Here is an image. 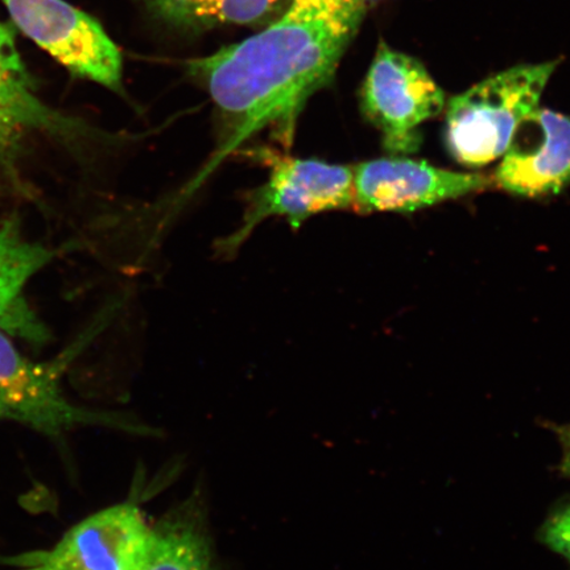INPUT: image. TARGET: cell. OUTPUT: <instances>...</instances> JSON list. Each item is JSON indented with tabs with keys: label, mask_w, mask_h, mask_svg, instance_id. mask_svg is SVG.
<instances>
[{
	"label": "cell",
	"mask_w": 570,
	"mask_h": 570,
	"mask_svg": "<svg viewBox=\"0 0 570 570\" xmlns=\"http://www.w3.org/2000/svg\"><path fill=\"white\" fill-rule=\"evenodd\" d=\"M561 445L562 459L560 463V472L570 479V424L556 426Z\"/></svg>",
	"instance_id": "9a60e30c"
},
{
	"label": "cell",
	"mask_w": 570,
	"mask_h": 570,
	"mask_svg": "<svg viewBox=\"0 0 570 570\" xmlns=\"http://www.w3.org/2000/svg\"><path fill=\"white\" fill-rule=\"evenodd\" d=\"M540 539L570 564V501L556 509L541 529Z\"/></svg>",
	"instance_id": "5bb4252c"
},
{
	"label": "cell",
	"mask_w": 570,
	"mask_h": 570,
	"mask_svg": "<svg viewBox=\"0 0 570 570\" xmlns=\"http://www.w3.org/2000/svg\"><path fill=\"white\" fill-rule=\"evenodd\" d=\"M354 170V209L412 213L489 187L479 174L452 173L407 158L376 159Z\"/></svg>",
	"instance_id": "9c48e42d"
},
{
	"label": "cell",
	"mask_w": 570,
	"mask_h": 570,
	"mask_svg": "<svg viewBox=\"0 0 570 570\" xmlns=\"http://www.w3.org/2000/svg\"><path fill=\"white\" fill-rule=\"evenodd\" d=\"M156 18L184 30L261 26L279 18L289 0H139Z\"/></svg>",
	"instance_id": "7c38bea8"
},
{
	"label": "cell",
	"mask_w": 570,
	"mask_h": 570,
	"mask_svg": "<svg viewBox=\"0 0 570 570\" xmlns=\"http://www.w3.org/2000/svg\"><path fill=\"white\" fill-rule=\"evenodd\" d=\"M81 347L80 342H76L53 361L35 362L20 354L9 334L0 331V420L30 426L53 438L77 426H130L110 413L70 403L63 395L62 374Z\"/></svg>",
	"instance_id": "8992f818"
},
{
	"label": "cell",
	"mask_w": 570,
	"mask_h": 570,
	"mask_svg": "<svg viewBox=\"0 0 570 570\" xmlns=\"http://www.w3.org/2000/svg\"><path fill=\"white\" fill-rule=\"evenodd\" d=\"M366 4L367 0H289L265 31L188 62L220 120L219 145L203 177L263 131L283 146L292 145L298 116L336 75Z\"/></svg>",
	"instance_id": "6da1fadb"
},
{
	"label": "cell",
	"mask_w": 570,
	"mask_h": 570,
	"mask_svg": "<svg viewBox=\"0 0 570 570\" xmlns=\"http://www.w3.org/2000/svg\"><path fill=\"white\" fill-rule=\"evenodd\" d=\"M269 168L267 181L249 195L237 230L220 244L233 254L268 218H285L297 230L317 214L354 208V170L320 159L291 158L261 151Z\"/></svg>",
	"instance_id": "3957f363"
},
{
	"label": "cell",
	"mask_w": 570,
	"mask_h": 570,
	"mask_svg": "<svg viewBox=\"0 0 570 570\" xmlns=\"http://www.w3.org/2000/svg\"><path fill=\"white\" fill-rule=\"evenodd\" d=\"M559 60L505 69L445 105L449 153L462 166L483 167L505 153L524 120L539 109Z\"/></svg>",
	"instance_id": "7a4b0ae2"
},
{
	"label": "cell",
	"mask_w": 570,
	"mask_h": 570,
	"mask_svg": "<svg viewBox=\"0 0 570 570\" xmlns=\"http://www.w3.org/2000/svg\"><path fill=\"white\" fill-rule=\"evenodd\" d=\"M13 32L16 28L0 21V173L24 191L19 163L32 138H49L69 148L111 138L42 101Z\"/></svg>",
	"instance_id": "5b68a950"
},
{
	"label": "cell",
	"mask_w": 570,
	"mask_h": 570,
	"mask_svg": "<svg viewBox=\"0 0 570 570\" xmlns=\"http://www.w3.org/2000/svg\"><path fill=\"white\" fill-rule=\"evenodd\" d=\"M53 258V249L26 238L17 217L0 220V331L32 344L48 340L45 325L26 302L24 289Z\"/></svg>",
	"instance_id": "8fae6325"
},
{
	"label": "cell",
	"mask_w": 570,
	"mask_h": 570,
	"mask_svg": "<svg viewBox=\"0 0 570 570\" xmlns=\"http://www.w3.org/2000/svg\"><path fill=\"white\" fill-rule=\"evenodd\" d=\"M360 102L363 117L381 132L383 148L411 155L422 147L420 127L445 110L446 98L422 61L381 41Z\"/></svg>",
	"instance_id": "277c9868"
},
{
	"label": "cell",
	"mask_w": 570,
	"mask_h": 570,
	"mask_svg": "<svg viewBox=\"0 0 570 570\" xmlns=\"http://www.w3.org/2000/svg\"><path fill=\"white\" fill-rule=\"evenodd\" d=\"M153 525L130 502L83 519L49 550L7 560L12 570H138Z\"/></svg>",
	"instance_id": "ba28073f"
},
{
	"label": "cell",
	"mask_w": 570,
	"mask_h": 570,
	"mask_svg": "<svg viewBox=\"0 0 570 570\" xmlns=\"http://www.w3.org/2000/svg\"><path fill=\"white\" fill-rule=\"evenodd\" d=\"M138 570H218L210 540L194 509L177 510L153 525Z\"/></svg>",
	"instance_id": "4fadbf2b"
},
{
	"label": "cell",
	"mask_w": 570,
	"mask_h": 570,
	"mask_svg": "<svg viewBox=\"0 0 570 570\" xmlns=\"http://www.w3.org/2000/svg\"><path fill=\"white\" fill-rule=\"evenodd\" d=\"M494 180L522 197L560 194L570 184V117L538 109L519 126Z\"/></svg>",
	"instance_id": "30bf717a"
},
{
	"label": "cell",
	"mask_w": 570,
	"mask_h": 570,
	"mask_svg": "<svg viewBox=\"0 0 570 570\" xmlns=\"http://www.w3.org/2000/svg\"><path fill=\"white\" fill-rule=\"evenodd\" d=\"M13 26L70 75L122 89V56L104 27L67 0H0Z\"/></svg>",
	"instance_id": "52a82bcc"
}]
</instances>
